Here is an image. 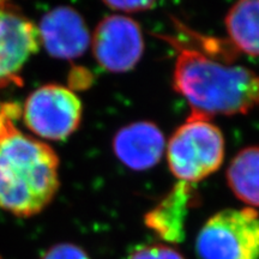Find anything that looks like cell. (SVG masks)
<instances>
[{
	"label": "cell",
	"mask_w": 259,
	"mask_h": 259,
	"mask_svg": "<svg viewBox=\"0 0 259 259\" xmlns=\"http://www.w3.org/2000/svg\"><path fill=\"white\" fill-rule=\"evenodd\" d=\"M177 48L173 88L192 112L215 115H244L259 106V74L232 61L210 57L197 48L167 37Z\"/></svg>",
	"instance_id": "2"
},
{
	"label": "cell",
	"mask_w": 259,
	"mask_h": 259,
	"mask_svg": "<svg viewBox=\"0 0 259 259\" xmlns=\"http://www.w3.org/2000/svg\"><path fill=\"white\" fill-rule=\"evenodd\" d=\"M83 106L72 90L59 84H47L34 90L23 108L27 127L38 137L64 141L77 131Z\"/></svg>",
	"instance_id": "5"
},
{
	"label": "cell",
	"mask_w": 259,
	"mask_h": 259,
	"mask_svg": "<svg viewBox=\"0 0 259 259\" xmlns=\"http://www.w3.org/2000/svg\"><path fill=\"white\" fill-rule=\"evenodd\" d=\"M193 198L192 184L179 181L156 206L145 213V226L169 244L184 241L186 216Z\"/></svg>",
	"instance_id": "10"
},
{
	"label": "cell",
	"mask_w": 259,
	"mask_h": 259,
	"mask_svg": "<svg viewBox=\"0 0 259 259\" xmlns=\"http://www.w3.org/2000/svg\"><path fill=\"white\" fill-rule=\"evenodd\" d=\"M40 46L36 25L16 5L0 2V88L19 83V72Z\"/></svg>",
	"instance_id": "7"
},
{
	"label": "cell",
	"mask_w": 259,
	"mask_h": 259,
	"mask_svg": "<svg viewBox=\"0 0 259 259\" xmlns=\"http://www.w3.org/2000/svg\"><path fill=\"white\" fill-rule=\"evenodd\" d=\"M103 5L113 11L122 12V14H138V12L149 11L156 6L154 2H103Z\"/></svg>",
	"instance_id": "15"
},
{
	"label": "cell",
	"mask_w": 259,
	"mask_h": 259,
	"mask_svg": "<svg viewBox=\"0 0 259 259\" xmlns=\"http://www.w3.org/2000/svg\"><path fill=\"white\" fill-rule=\"evenodd\" d=\"M90 46L94 58L102 69L124 73L135 69L142 59L143 32L137 22L127 16H107L96 25Z\"/></svg>",
	"instance_id": "6"
},
{
	"label": "cell",
	"mask_w": 259,
	"mask_h": 259,
	"mask_svg": "<svg viewBox=\"0 0 259 259\" xmlns=\"http://www.w3.org/2000/svg\"><path fill=\"white\" fill-rule=\"evenodd\" d=\"M225 149L222 131L211 118L191 111L185 122L168 139V167L181 183H198L222 166Z\"/></svg>",
	"instance_id": "3"
},
{
	"label": "cell",
	"mask_w": 259,
	"mask_h": 259,
	"mask_svg": "<svg viewBox=\"0 0 259 259\" xmlns=\"http://www.w3.org/2000/svg\"><path fill=\"white\" fill-rule=\"evenodd\" d=\"M41 259H90V257L79 246L61 242L52 246L50 250L45 252Z\"/></svg>",
	"instance_id": "14"
},
{
	"label": "cell",
	"mask_w": 259,
	"mask_h": 259,
	"mask_svg": "<svg viewBox=\"0 0 259 259\" xmlns=\"http://www.w3.org/2000/svg\"><path fill=\"white\" fill-rule=\"evenodd\" d=\"M127 259H185V257L169 245L150 244L135 248Z\"/></svg>",
	"instance_id": "13"
},
{
	"label": "cell",
	"mask_w": 259,
	"mask_h": 259,
	"mask_svg": "<svg viewBox=\"0 0 259 259\" xmlns=\"http://www.w3.org/2000/svg\"><path fill=\"white\" fill-rule=\"evenodd\" d=\"M197 259H259V212L225 209L204 223L196 238Z\"/></svg>",
	"instance_id": "4"
},
{
	"label": "cell",
	"mask_w": 259,
	"mask_h": 259,
	"mask_svg": "<svg viewBox=\"0 0 259 259\" xmlns=\"http://www.w3.org/2000/svg\"><path fill=\"white\" fill-rule=\"evenodd\" d=\"M233 194L248 208H259V147L241 149L226 171Z\"/></svg>",
	"instance_id": "11"
},
{
	"label": "cell",
	"mask_w": 259,
	"mask_h": 259,
	"mask_svg": "<svg viewBox=\"0 0 259 259\" xmlns=\"http://www.w3.org/2000/svg\"><path fill=\"white\" fill-rule=\"evenodd\" d=\"M225 25L232 46L259 57V0H242L227 12Z\"/></svg>",
	"instance_id": "12"
},
{
	"label": "cell",
	"mask_w": 259,
	"mask_h": 259,
	"mask_svg": "<svg viewBox=\"0 0 259 259\" xmlns=\"http://www.w3.org/2000/svg\"><path fill=\"white\" fill-rule=\"evenodd\" d=\"M37 29L41 45L57 59L72 60L82 57L92 44V34L84 18L69 6L48 11Z\"/></svg>",
	"instance_id": "8"
},
{
	"label": "cell",
	"mask_w": 259,
	"mask_h": 259,
	"mask_svg": "<svg viewBox=\"0 0 259 259\" xmlns=\"http://www.w3.org/2000/svg\"><path fill=\"white\" fill-rule=\"evenodd\" d=\"M166 139L151 121H136L124 126L113 138V151L124 166L136 171L156 166L166 151Z\"/></svg>",
	"instance_id": "9"
},
{
	"label": "cell",
	"mask_w": 259,
	"mask_h": 259,
	"mask_svg": "<svg viewBox=\"0 0 259 259\" xmlns=\"http://www.w3.org/2000/svg\"><path fill=\"white\" fill-rule=\"evenodd\" d=\"M19 106H0V208L19 218L41 212L59 190V157L16 126Z\"/></svg>",
	"instance_id": "1"
}]
</instances>
